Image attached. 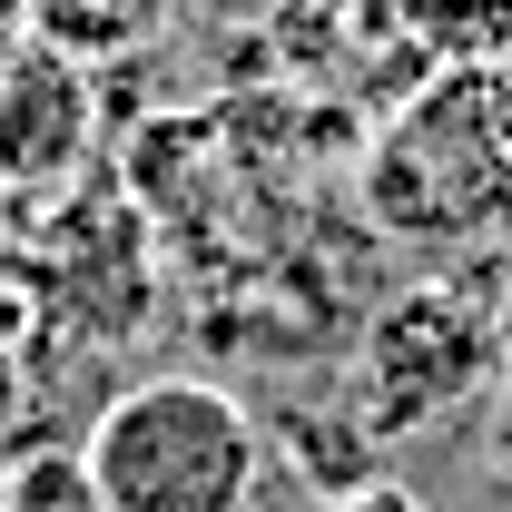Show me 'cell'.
<instances>
[{"label": "cell", "mask_w": 512, "mask_h": 512, "mask_svg": "<svg viewBox=\"0 0 512 512\" xmlns=\"http://www.w3.org/2000/svg\"><path fill=\"white\" fill-rule=\"evenodd\" d=\"M89 138H99L89 69L20 30V40L0 50V197L69 188V178L89 168Z\"/></svg>", "instance_id": "obj_3"}, {"label": "cell", "mask_w": 512, "mask_h": 512, "mask_svg": "<svg viewBox=\"0 0 512 512\" xmlns=\"http://www.w3.org/2000/svg\"><path fill=\"white\" fill-rule=\"evenodd\" d=\"M473 79H483V119H493V148H503V168H512V50H503V60H483Z\"/></svg>", "instance_id": "obj_8"}, {"label": "cell", "mask_w": 512, "mask_h": 512, "mask_svg": "<svg viewBox=\"0 0 512 512\" xmlns=\"http://www.w3.org/2000/svg\"><path fill=\"white\" fill-rule=\"evenodd\" d=\"M0 512H99V503H89L79 453H30V463L0 483Z\"/></svg>", "instance_id": "obj_7"}, {"label": "cell", "mask_w": 512, "mask_h": 512, "mask_svg": "<svg viewBox=\"0 0 512 512\" xmlns=\"http://www.w3.org/2000/svg\"><path fill=\"white\" fill-rule=\"evenodd\" d=\"M473 375H483V325L463 316V306H444V296H414V306H394L375 325L365 404H375V424H424Z\"/></svg>", "instance_id": "obj_4"}, {"label": "cell", "mask_w": 512, "mask_h": 512, "mask_svg": "<svg viewBox=\"0 0 512 512\" xmlns=\"http://www.w3.org/2000/svg\"><path fill=\"white\" fill-rule=\"evenodd\" d=\"M512 207V168L483 119V79L434 69L365 148V217L404 247H453Z\"/></svg>", "instance_id": "obj_2"}, {"label": "cell", "mask_w": 512, "mask_h": 512, "mask_svg": "<svg viewBox=\"0 0 512 512\" xmlns=\"http://www.w3.org/2000/svg\"><path fill=\"white\" fill-rule=\"evenodd\" d=\"M30 10V40H50L60 60L99 69V60H138L148 40H168L178 0H20Z\"/></svg>", "instance_id": "obj_5"}, {"label": "cell", "mask_w": 512, "mask_h": 512, "mask_svg": "<svg viewBox=\"0 0 512 512\" xmlns=\"http://www.w3.org/2000/svg\"><path fill=\"white\" fill-rule=\"evenodd\" d=\"M434 69H483L512 50V0H394Z\"/></svg>", "instance_id": "obj_6"}, {"label": "cell", "mask_w": 512, "mask_h": 512, "mask_svg": "<svg viewBox=\"0 0 512 512\" xmlns=\"http://www.w3.org/2000/svg\"><path fill=\"white\" fill-rule=\"evenodd\" d=\"M20 30H30V10H20V0H0V50H10Z\"/></svg>", "instance_id": "obj_9"}, {"label": "cell", "mask_w": 512, "mask_h": 512, "mask_svg": "<svg viewBox=\"0 0 512 512\" xmlns=\"http://www.w3.org/2000/svg\"><path fill=\"white\" fill-rule=\"evenodd\" d=\"M99 512H247L256 493V424L227 384L148 375L89 424L79 444Z\"/></svg>", "instance_id": "obj_1"}]
</instances>
